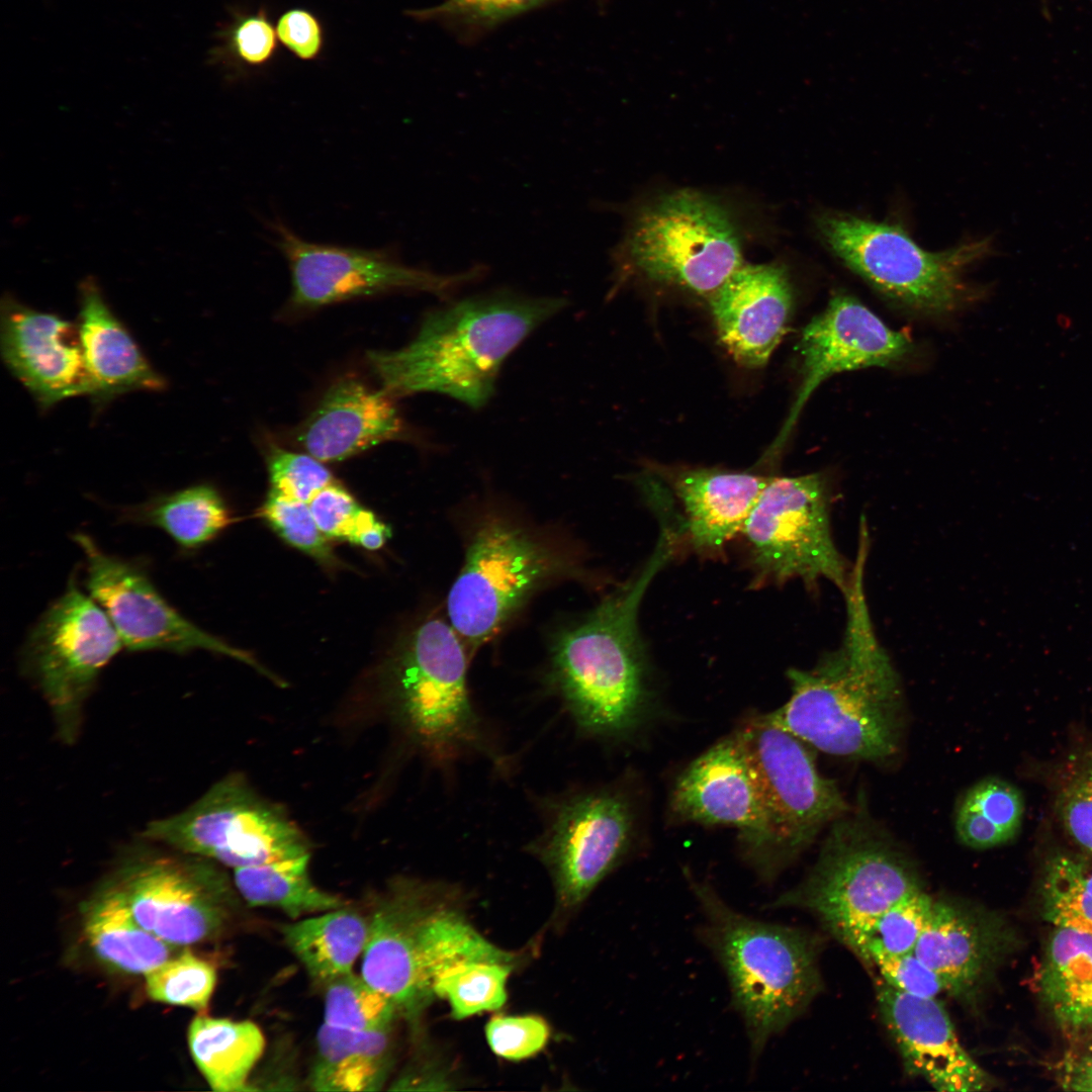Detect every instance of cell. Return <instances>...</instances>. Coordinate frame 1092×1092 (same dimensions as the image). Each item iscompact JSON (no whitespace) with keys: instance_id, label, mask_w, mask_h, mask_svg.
I'll return each mask as SVG.
<instances>
[{"instance_id":"43","label":"cell","mask_w":1092,"mask_h":1092,"mask_svg":"<svg viewBox=\"0 0 1092 1092\" xmlns=\"http://www.w3.org/2000/svg\"><path fill=\"white\" fill-rule=\"evenodd\" d=\"M271 489L308 504L326 486L336 482L334 475L310 454L291 452L272 446L267 457Z\"/></svg>"},{"instance_id":"45","label":"cell","mask_w":1092,"mask_h":1092,"mask_svg":"<svg viewBox=\"0 0 1092 1092\" xmlns=\"http://www.w3.org/2000/svg\"><path fill=\"white\" fill-rule=\"evenodd\" d=\"M547 0H445L440 4L406 11L419 21L455 20L466 24L493 25L535 8Z\"/></svg>"},{"instance_id":"13","label":"cell","mask_w":1092,"mask_h":1092,"mask_svg":"<svg viewBox=\"0 0 1092 1092\" xmlns=\"http://www.w3.org/2000/svg\"><path fill=\"white\" fill-rule=\"evenodd\" d=\"M741 534L749 548L753 584L800 578L813 587L826 578L844 592L852 564L832 538L825 475L770 477Z\"/></svg>"},{"instance_id":"28","label":"cell","mask_w":1092,"mask_h":1092,"mask_svg":"<svg viewBox=\"0 0 1092 1092\" xmlns=\"http://www.w3.org/2000/svg\"><path fill=\"white\" fill-rule=\"evenodd\" d=\"M1043 1006L1064 1035L1092 1037V934L1053 926L1037 974Z\"/></svg>"},{"instance_id":"22","label":"cell","mask_w":1092,"mask_h":1092,"mask_svg":"<svg viewBox=\"0 0 1092 1092\" xmlns=\"http://www.w3.org/2000/svg\"><path fill=\"white\" fill-rule=\"evenodd\" d=\"M1 354L43 410L91 394L78 324L33 309L9 294L1 301Z\"/></svg>"},{"instance_id":"42","label":"cell","mask_w":1092,"mask_h":1092,"mask_svg":"<svg viewBox=\"0 0 1092 1092\" xmlns=\"http://www.w3.org/2000/svg\"><path fill=\"white\" fill-rule=\"evenodd\" d=\"M259 516L288 544L328 567L340 565L330 539L316 526L308 504L270 489Z\"/></svg>"},{"instance_id":"46","label":"cell","mask_w":1092,"mask_h":1092,"mask_svg":"<svg viewBox=\"0 0 1092 1092\" xmlns=\"http://www.w3.org/2000/svg\"><path fill=\"white\" fill-rule=\"evenodd\" d=\"M1063 825L1073 841L1092 855V758L1068 782L1059 799Z\"/></svg>"},{"instance_id":"7","label":"cell","mask_w":1092,"mask_h":1092,"mask_svg":"<svg viewBox=\"0 0 1092 1092\" xmlns=\"http://www.w3.org/2000/svg\"><path fill=\"white\" fill-rule=\"evenodd\" d=\"M575 574L569 557L543 537L502 517L473 533L447 597L449 623L465 646L492 638L545 584Z\"/></svg>"},{"instance_id":"16","label":"cell","mask_w":1092,"mask_h":1092,"mask_svg":"<svg viewBox=\"0 0 1092 1092\" xmlns=\"http://www.w3.org/2000/svg\"><path fill=\"white\" fill-rule=\"evenodd\" d=\"M543 805L542 832L528 850L548 870L559 906L573 908L627 853L634 831L632 806L611 788L571 791Z\"/></svg>"},{"instance_id":"5","label":"cell","mask_w":1092,"mask_h":1092,"mask_svg":"<svg viewBox=\"0 0 1092 1092\" xmlns=\"http://www.w3.org/2000/svg\"><path fill=\"white\" fill-rule=\"evenodd\" d=\"M391 665L394 718L407 738L437 762L479 755L504 767L467 686V650L452 625L431 618L418 625Z\"/></svg>"},{"instance_id":"31","label":"cell","mask_w":1092,"mask_h":1092,"mask_svg":"<svg viewBox=\"0 0 1092 1092\" xmlns=\"http://www.w3.org/2000/svg\"><path fill=\"white\" fill-rule=\"evenodd\" d=\"M187 1038L193 1061L213 1091L249 1090L247 1079L265 1048L258 1025L198 1015Z\"/></svg>"},{"instance_id":"50","label":"cell","mask_w":1092,"mask_h":1092,"mask_svg":"<svg viewBox=\"0 0 1092 1092\" xmlns=\"http://www.w3.org/2000/svg\"><path fill=\"white\" fill-rule=\"evenodd\" d=\"M1054 1076L1061 1088L1092 1091V1037L1076 1041L1056 1062Z\"/></svg>"},{"instance_id":"47","label":"cell","mask_w":1092,"mask_h":1092,"mask_svg":"<svg viewBox=\"0 0 1092 1092\" xmlns=\"http://www.w3.org/2000/svg\"><path fill=\"white\" fill-rule=\"evenodd\" d=\"M881 980L893 989L911 996L938 998L944 989L936 973L914 951L880 957L871 962Z\"/></svg>"},{"instance_id":"27","label":"cell","mask_w":1092,"mask_h":1092,"mask_svg":"<svg viewBox=\"0 0 1092 1092\" xmlns=\"http://www.w3.org/2000/svg\"><path fill=\"white\" fill-rule=\"evenodd\" d=\"M770 477L698 469L679 473L674 491L685 512V538L698 552L714 553L741 530Z\"/></svg>"},{"instance_id":"30","label":"cell","mask_w":1092,"mask_h":1092,"mask_svg":"<svg viewBox=\"0 0 1092 1092\" xmlns=\"http://www.w3.org/2000/svg\"><path fill=\"white\" fill-rule=\"evenodd\" d=\"M387 1031H356L324 1023L316 1035L311 1088L347 1092L379 1090L391 1062Z\"/></svg>"},{"instance_id":"20","label":"cell","mask_w":1092,"mask_h":1092,"mask_svg":"<svg viewBox=\"0 0 1092 1092\" xmlns=\"http://www.w3.org/2000/svg\"><path fill=\"white\" fill-rule=\"evenodd\" d=\"M802 383L772 449L787 440L800 411L829 376L871 366L898 363L912 350L906 334L890 329L852 296L837 292L826 308L803 330L800 339Z\"/></svg>"},{"instance_id":"19","label":"cell","mask_w":1092,"mask_h":1092,"mask_svg":"<svg viewBox=\"0 0 1092 1092\" xmlns=\"http://www.w3.org/2000/svg\"><path fill=\"white\" fill-rule=\"evenodd\" d=\"M1015 944L1002 916L958 898H934L915 954L939 977L944 993L966 1007L979 1003Z\"/></svg>"},{"instance_id":"23","label":"cell","mask_w":1092,"mask_h":1092,"mask_svg":"<svg viewBox=\"0 0 1092 1092\" xmlns=\"http://www.w3.org/2000/svg\"><path fill=\"white\" fill-rule=\"evenodd\" d=\"M876 987L882 1020L909 1074L940 1092L991 1089L992 1077L964 1048L938 998L904 994L882 980Z\"/></svg>"},{"instance_id":"17","label":"cell","mask_w":1092,"mask_h":1092,"mask_svg":"<svg viewBox=\"0 0 1092 1092\" xmlns=\"http://www.w3.org/2000/svg\"><path fill=\"white\" fill-rule=\"evenodd\" d=\"M73 540L86 562L84 585L105 611L124 648L186 653L196 649L243 661L266 675V669L245 650L202 630L180 614L157 589L145 568L102 550L88 535Z\"/></svg>"},{"instance_id":"21","label":"cell","mask_w":1092,"mask_h":1092,"mask_svg":"<svg viewBox=\"0 0 1092 1092\" xmlns=\"http://www.w3.org/2000/svg\"><path fill=\"white\" fill-rule=\"evenodd\" d=\"M440 889L397 882L369 922L361 976L408 1017L418 1015L435 996L425 967L423 930Z\"/></svg>"},{"instance_id":"49","label":"cell","mask_w":1092,"mask_h":1092,"mask_svg":"<svg viewBox=\"0 0 1092 1092\" xmlns=\"http://www.w3.org/2000/svg\"><path fill=\"white\" fill-rule=\"evenodd\" d=\"M320 531L331 539L347 541L354 521L362 509L354 496L338 481L326 486L308 503Z\"/></svg>"},{"instance_id":"12","label":"cell","mask_w":1092,"mask_h":1092,"mask_svg":"<svg viewBox=\"0 0 1092 1092\" xmlns=\"http://www.w3.org/2000/svg\"><path fill=\"white\" fill-rule=\"evenodd\" d=\"M123 643L105 611L75 578L39 617L21 652L24 674L51 709L58 737L73 744L85 704Z\"/></svg>"},{"instance_id":"18","label":"cell","mask_w":1092,"mask_h":1092,"mask_svg":"<svg viewBox=\"0 0 1092 1092\" xmlns=\"http://www.w3.org/2000/svg\"><path fill=\"white\" fill-rule=\"evenodd\" d=\"M670 810L682 821L737 829L747 858L764 878L769 832L758 788L736 732L715 743L679 775Z\"/></svg>"},{"instance_id":"38","label":"cell","mask_w":1092,"mask_h":1092,"mask_svg":"<svg viewBox=\"0 0 1092 1092\" xmlns=\"http://www.w3.org/2000/svg\"><path fill=\"white\" fill-rule=\"evenodd\" d=\"M512 969L513 965L488 961L457 964L437 977L433 991L448 1002L454 1019L497 1010L507 1001Z\"/></svg>"},{"instance_id":"37","label":"cell","mask_w":1092,"mask_h":1092,"mask_svg":"<svg viewBox=\"0 0 1092 1092\" xmlns=\"http://www.w3.org/2000/svg\"><path fill=\"white\" fill-rule=\"evenodd\" d=\"M1041 914L1053 926L1092 934V855L1060 853L1045 864Z\"/></svg>"},{"instance_id":"11","label":"cell","mask_w":1092,"mask_h":1092,"mask_svg":"<svg viewBox=\"0 0 1092 1092\" xmlns=\"http://www.w3.org/2000/svg\"><path fill=\"white\" fill-rule=\"evenodd\" d=\"M140 840L105 880L136 921L178 947L217 936L231 918L235 895L216 862Z\"/></svg>"},{"instance_id":"39","label":"cell","mask_w":1092,"mask_h":1092,"mask_svg":"<svg viewBox=\"0 0 1092 1092\" xmlns=\"http://www.w3.org/2000/svg\"><path fill=\"white\" fill-rule=\"evenodd\" d=\"M326 1024L356 1030H387L398 1013L393 1002L353 972L327 982Z\"/></svg>"},{"instance_id":"9","label":"cell","mask_w":1092,"mask_h":1092,"mask_svg":"<svg viewBox=\"0 0 1092 1092\" xmlns=\"http://www.w3.org/2000/svg\"><path fill=\"white\" fill-rule=\"evenodd\" d=\"M619 253L648 279L708 298L742 265L734 218L694 190L668 193L638 211Z\"/></svg>"},{"instance_id":"48","label":"cell","mask_w":1092,"mask_h":1092,"mask_svg":"<svg viewBox=\"0 0 1092 1092\" xmlns=\"http://www.w3.org/2000/svg\"><path fill=\"white\" fill-rule=\"evenodd\" d=\"M279 42L303 62L317 60L325 49V29L321 19L301 7L284 11L276 21Z\"/></svg>"},{"instance_id":"3","label":"cell","mask_w":1092,"mask_h":1092,"mask_svg":"<svg viewBox=\"0 0 1092 1092\" xmlns=\"http://www.w3.org/2000/svg\"><path fill=\"white\" fill-rule=\"evenodd\" d=\"M567 303L505 288L454 300L430 310L407 345L372 351L368 361L394 398L435 392L478 410L493 395L506 359Z\"/></svg>"},{"instance_id":"35","label":"cell","mask_w":1092,"mask_h":1092,"mask_svg":"<svg viewBox=\"0 0 1092 1092\" xmlns=\"http://www.w3.org/2000/svg\"><path fill=\"white\" fill-rule=\"evenodd\" d=\"M1023 799L1010 783L987 778L970 787L954 813L957 837L974 849H987L1012 840L1023 818Z\"/></svg>"},{"instance_id":"41","label":"cell","mask_w":1092,"mask_h":1092,"mask_svg":"<svg viewBox=\"0 0 1092 1092\" xmlns=\"http://www.w3.org/2000/svg\"><path fill=\"white\" fill-rule=\"evenodd\" d=\"M146 991L155 1001L205 1010L216 983L211 964L182 949L145 975Z\"/></svg>"},{"instance_id":"1","label":"cell","mask_w":1092,"mask_h":1092,"mask_svg":"<svg viewBox=\"0 0 1092 1092\" xmlns=\"http://www.w3.org/2000/svg\"><path fill=\"white\" fill-rule=\"evenodd\" d=\"M869 546L868 526L860 525L855 561L843 592L846 624L840 645L810 669H789V700L761 716L824 753L882 761L899 751L905 711L901 680L878 640L869 611L864 590Z\"/></svg>"},{"instance_id":"51","label":"cell","mask_w":1092,"mask_h":1092,"mask_svg":"<svg viewBox=\"0 0 1092 1092\" xmlns=\"http://www.w3.org/2000/svg\"><path fill=\"white\" fill-rule=\"evenodd\" d=\"M390 535V528L386 524L378 520L371 511L362 508L354 521L347 541L366 550H378Z\"/></svg>"},{"instance_id":"25","label":"cell","mask_w":1092,"mask_h":1092,"mask_svg":"<svg viewBox=\"0 0 1092 1092\" xmlns=\"http://www.w3.org/2000/svg\"><path fill=\"white\" fill-rule=\"evenodd\" d=\"M393 398L356 378L333 384L301 425L298 444L322 462H337L383 442L405 438Z\"/></svg>"},{"instance_id":"36","label":"cell","mask_w":1092,"mask_h":1092,"mask_svg":"<svg viewBox=\"0 0 1092 1092\" xmlns=\"http://www.w3.org/2000/svg\"><path fill=\"white\" fill-rule=\"evenodd\" d=\"M934 898L925 890L892 905L837 938L871 963L880 957L915 950L927 924Z\"/></svg>"},{"instance_id":"24","label":"cell","mask_w":1092,"mask_h":1092,"mask_svg":"<svg viewBox=\"0 0 1092 1092\" xmlns=\"http://www.w3.org/2000/svg\"><path fill=\"white\" fill-rule=\"evenodd\" d=\"M787 268L741 265L710 297L719 339L743 367L764 366L787 333L793 307Z\"/></svg>"},{"instance_id":"26","label":"cell","mask_w":1092,"mask_h":1092,"mask_svg":"<svg viewBox=\"0 0 1092 1092\" xmlns=\"http://www.w3.org/2000/svg\"><path fill=\"white\" fill-rule=\"evenodd\" d=\"M78 328L97 402L136 391H160L166 381L150 364L124 325L112 312L92 278L80 284Z\"/></svg>"},{"instance_id":"33","label":"cell","mask_w":1092,"mask_h":1092,"mask_svg":"<svg viewBox=\"0 0 1092 1092\" xmlns=\"http://www.w3.org/2000/svg\"><path fill=\"white\" fill-rule=\"evenodd\" d=\"M368 931L369 922L343 907L287 924L282 929L286 944L309 976L324 984L352 972L364 950Z\"/></svg>"},{"instance_id":"14","label":"cell","mask_w":1092,"mask_h":1092,"mask_svg":"<svg viewBox=\"0 0 1092 1092\" xmlns=\"http://www.w3.org/2000/svg\"><path fill=\"white\" fill-rule=\"evenodd\" d=\"M760 795L769 832L764 878L775 877L850 811L837 785L822 776L802 740L758 716L736 731Z\"/></svg>"},{"instance_id":"40","label":"cell","mask_w":1092,"mask_h":1092,"mask_svg":"<svg viewBox=\"0 0 1092 1092\" xmlns=\"http://www.w3.org/2000/svg\"><path fill=\"white\" fill-rule=\"evenodd\" d=\"M276 27L265 9L235 12L218 33L212 59L235 72L270 64L278 51Z\"/></svg>"},{"instance_id":"29","label":"cell","mask_w":1092,"mask_h":1092,"mask_svg":"<svg viewBox=\"0 0 1092 1092\" xmlns=\"http://www.w3.org/2000/svg\"><path fill=\"white\" fill-rule=\"evenodd\" d=\"M82 925L95 956L122 973L145 976L182 950L145 929L106 882L83 904Z\"/></svg>"},{"instance_id":"15","label":"cell","mask_w":1092,"mask_h":1092,"mask_svg":"<svg viewBox=\"0 0 1092 1092\" xmlns=\"http://www.w3.org/2000/svg\"><path fill=\"white\" fill-rule=\"evenodd\" d=\"M273 242L287 262L291 306L317 308L391 292H426L447 297L483 277L476 265L453 274L402 263L390 252L311 242L281 220L270 223Z\"/></svg>"},{"instance_id":"44","label":"cell","mask_w":1092,"mask_h":1092,"mask_svg":"<svg viewBox=\"0 0 1092 1092\" xmlns=\"http://www.w3.org/2000/svg\"><path fill=\"white\" fill-rule=\"evenodd\" d=\"M550 1029L540 1016L495 1015L485 1025L490 1050L498 1057L521 1061L538 1054L547 1044Z\"/></svg>"},{"instance_id":"34","label":"cell","mask_w":1092,"mask_h":1092,"mask_svg":"<svg viewBox=\"0 0 1092 1092\" xmlns=\"http://www.w3.org/2000/svg\"><path fill=\"white\" fill-rule=\"evenodd\" d=\"M310 852L234 870L235 886L250 906L274 907L291 919L341 908L345 902L310 879Z\"/></svg>"},{"instance_id":"2","label":"cell","mask_w":1092,"mask_h":1092,"mask_svg":"<svg viewBox=\"0 0 1092 1092\" xmlns=\"http://www.w3.org/2000/svg\"><path fill=\"white\" fill-rule=\"evenodd\" d=\"M658 517V540L639 571L580 620L559 630L550 645V685L577 729L590 737L631 736L649 711L639 607L652 579L684 540L679 523L666 514Z\"/></svg>"},{"instance_id":"10","label":"cell","mask_w":1092,"mask_h":1092,"mask_svg":"<svg viewBox=\"0 0 1092 1092\" xmlns=\"http://www.w3.org/2000/svg\"><path fill=\"white\" fill-rule=\"evenodd\" d=\"M140 837L234 870L309 853L296 824L237 772L186 809L149 822Z\"/></svg>"},{"instance_id":"6","label":"cell","mask_w":1092,"mask_h":1092,"mask_svg":"<svg viewBox=\"0 0 1092 1092\" xmlns=\"http://www.w3.org/2000/svg\"><path fill=\"white\" fill-rule=\"evenodd\" d=\"M849 812L831 823L805 880L770 904L816 915L836 937L924 891L913 858L868 817Z\"/></svg>"},{"instance_id":"32","label":"cell","mask_w":1092,"mask_h":1092,"mask_svg":"<svg viewBox=\"0 0 1092 1092\" xmlns=\"http://www.w3.org/2000/svg\"><path fill=\"white\" fill-rule=\"evenodd\" d=\"M120 520L156 527L184 551L204 546L235 521L220 493L202 483L130 507Z\"/></svg>"},{"instance_id":"4","label":"cell","mask_w":1092,"mask_h":1092,"mask_svg":"<svg viewBox=\"0 0 1092 1092\" xmlns=\"http://www.w3.org/2000/svg\"><path fill=\"white\" fill-rule=\"evenodd\" d=\"M689 881L704 914L701 938L726 975L756 1060L819 994L818 939L799 928L750 918L710 885Z\"/></svg>"},{"instance_id":"8","label":"cell","mask_w":1092,"mask_h":1092,"mask_svg":"<svg viewBox=\"0 0 1092 1092\" xmlns=\"http://www.w3.org/2000/svg\"><path fill=\"white\" fill-rule=\"evenodd\" d=\"M816 225L827 248L877 291L928 313L956 309L969 293L963 271L990 252L986 239L928 252L899 225L836 211L819 214Z\"/></svg>"}]
</instances>
